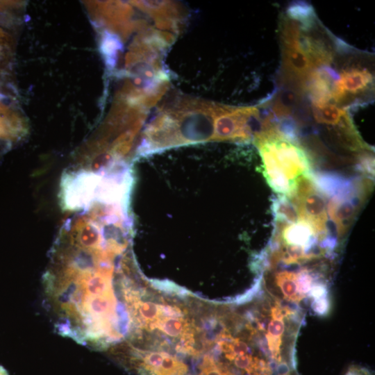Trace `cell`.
<instances>
[{
  "instance_id": "cell-1",
  "label": "cell",
  "mask_w": 375,
  "mask_h": 375,
  "mask_svg": "<svg viewBox=\"0 0 375 375\" xmlns=\"http://www.w3.org/2000/svg\"><path fill=\"white\" fill-rule=\"evenodd\" d=\"M131 237L97 208L74 211L63 222L42 276L44 306L59 335L97 350L127 339L135 288Z\"/></svg>"
},
{
  "instance_id": "cell-2",
  "label": "cell",
  "mask_w": 375,
  "mask_h": 375,
  "mask_svg": "<svg viewBox=\"0 0 375 375\" xmlns=\"http://www.w3.org/2000/svg\"><path fill=\"white\" fill-rule=\"evenodd\" d=\"M333 260L266 267L261 270L260 283L277 300L301 310L303 305L315 314L326 316L331 307Z\"/></svg>"
},
{
  "instance_id": "cell-3",
  "label": "cell",
  "mask_w": 375,
  "mask_h": 375,
  "mask_svg": "<svg viewBox=\"0 0 375 375\" xmlns=\"http://www.w3.org/2000/svg\"><path fill=\"white\" fill-rule=\"evenodd\" d=\"M253 139L265 180L278 195L289 196L301 179L313 172L310 156L298 141L294 126L274 122Z\"/></svg>"
},
{
  "instance_id": "cell-4",
  "label": "cell",
  "mask_w": 375,
  "mask_h": 375,
  "mask_svg": "<svg viewBox=\"0 0 375 375\" xmlns=\"http://www.w3.org/2000/svg\"><path fill=\"white\" fill-rule=\"evenodd\" d=\"M312 177L326 198L330 227L340 242L348 232L372 185L366 180H351L335 172H314Z\"/></svg>"
},
{
  "instance_id": "cell-5",
  "label": "cell",
  "mask_w": 375,
  "mask_h": 375,
  "mask_svg": "<svg viewBox=\"0 0 375 375\" xmlns=\"http://www.w3.org/2000/svg\"><path fill=\"white\" fill-rule=\"evenodd\" d=\"M6 97L0 93V140L8 144L19 140L27 133L26 121L10 108Z\"/></svg>"
},
{
  "instance_id": "cell-6",
  "label": "cell",
  "mask_w": 375,
  "mask_h": 375,
  "mask_svg": "<svg viewBox=\"0 0 375 375\" xmlns=\"http://www.w3.org/2000/svg\"><path fill=\"white\" fill-rule=\"evenodd\" d=\"M345 375H367V373L361 369L351 367Z\"/></svg>"
},
{
  "instance_id": "cell-7",
  "label": "cell",
  "mask_w": 375,
  "mask_h": 375,
  "mask_svg": "<svg viewBox=\"0 0 375 375\" xmlns=\"http://www.w3.org/2000/svg\"><path fill=\"white\" fill-rule=\"evenodd\" d=\"M0 375H8L3 367H0Z\"/></svg>"
}]
</instances>
